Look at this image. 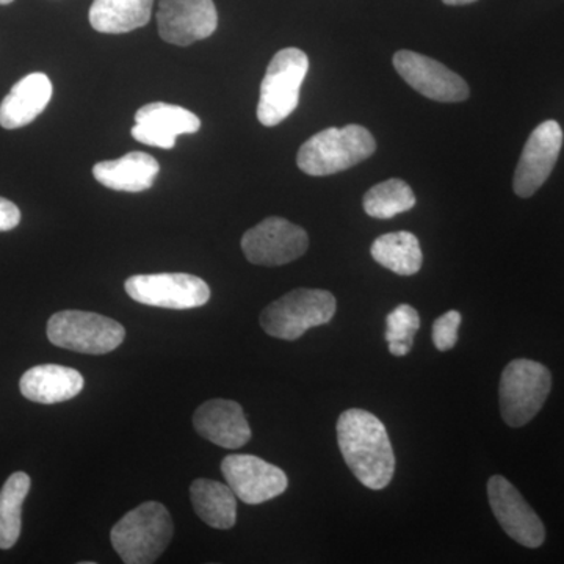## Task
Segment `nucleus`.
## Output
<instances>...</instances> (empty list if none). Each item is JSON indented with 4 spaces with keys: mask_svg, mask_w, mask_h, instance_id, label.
<instances>
[{
    "mask_svg": "<svg viewBox=\"0 0 564 564\" xmlns=\"http://www.w3.org/2000/svg\"><path fill=\"white\" fill-rule=\"evenodd\" d=\"M13 0H0V6H9Z\"/></svg>",
    "mask_w": 564,
    "mask_h": 564,
    "instance_id": "nucleus-29",
    "label": "nucleus"
},
{
    "mask_svg": "<svg viewBox=\"0 0 564 564\" xmlns=\"http://www.w3.org/2000/svg\"><path fill=\"white\" fill-rule=\"evenodd\" d=\"M193 425L204 440L223 448H240L250 443L251 429L242 406L232 400L214 399L193 415Z\"/></svg>",
    "mask_w": 564,
    "mask_h": 564,
    "instance_id": "nucleus-16",
    "label": "nucleus"
},
{
    "mask_svg": "<svg viewBox=\"0 0 564 564\" xmlns=\"http://www.w3.org/2000/svg\"><path fill=\"white\" fill-rule=\"evenodd\" d=\"M21 223V210L17 204L0 196V232L11 231Z\"/></svg>",
    "mask_w": 564,
    "mask_h": 564,
    "instance_id": "nucleus-27",
    "label": "nucleus"
},
{
    "mask_svg": "<svg viewBox=\"0 0 564 564\" xmlns=\"http://www.w3.org/2000/svg\"><path fill=\"white\" fill-rule=\"evenodd\" d=\"M415 195L413 188L402 180H389L375 185L364 196V210L369 217L389 220L413 209Z\"/></svg>",
    "mask_w": 564,
    "mask_h": 564,
    "instance_id": "nucleus-24",
    "label": "nucleus"
},
{
    "mask_svg": "<svg viewBox=\"0 0 564 564\" xmlns=\"http://www.w3.org/2000/svg\"><path fill=\"white\" fill-rule=\"evenodd\" d=\"M159 35L174 46H191L217 31L218 13L214 0H161Z\"/></svg>",
    "mask_w": 564,
    "mask_h": 564,
    "instance_id": "nucleus-14",
    "label": "nucleus"
},
{
    "mask_svg": "<svg viewBox=\"0 0 564 564\" xmlns=\"http://www.w3.org/2000/svg\"><path fill=\"white\" fill-rule=\"evenodd\" d=\"M52 98V82L46 74L33 73L13 85L0 104V126L20 129L31 124L46 109Z\"/></svg>",
    "mask_w": 564,
    "mask_h": 564,
    "instance_id": "nucleus-17",
    "label": "nucleus"
},
{
    "mask_svg": "<svg viewBox=\"0 0 564 564\" xmlns=\"http://www.w3.org/2000/svg\"><path fill=\"white\" fill-rule=\"evenodd\" d=\"M370 252L375 262L400 276H413L422 269L421 243L411 232L384 234L375 240Z\"/></svg>",
    "mask_w": 564,
    "mask_h": 564,
    "instance_id": "nucleus-22",
    "label": "nucleus"
},
{
    "mask_svg": "<svg viewBox=\"0 0 564 564\" xmlns=\"http://www.w3.org/2000/svg\"><path fill=\"white\" fill-rule=\"evenodd\" d=\"M173 519L158 502H144L129 511L111 529L115 552L126 564H151L172 543Z\"/></svg>",
    "mask_w": 564,
    "mask_h": 564,
    "instance_id": "nucleus-2",
    "label": "nucleus"
},
{
    "mask_svg": "<svg viewBox=\"0 0 564 564\" xmlns=\"http://www.w3.org/2000/svg\"><path fill=\"white\" fill-rule=\"evenodd\" d=\"M462 314L458 311H448L441 315L433 325V344L440 351H448L458 340V328L462 325Z\"/></svg>",
    "mask_w": 564,
    "mask_h": 564,
    "instance_id": "nucleus-26",
    "label": "nucleus"
},
{
    "mask_svg": "<svg viewBox=\"0 0 564 564\" xmlns=\"http://www.w3.org/2000/svg\"><path fill=\"white\" fill-rule=\"evenodd\" d=\"M336 310L337 302L332 292L295 289L262 311L261 326L276 339L296 340L307 329L332 322Z\"/></svg>",
    "mask_w": 564,
    "mask_h": 564,
    "instance_id": "nucleus-4",
    "label": "nucleus"
},
{
    "mask_svg": "<svg viewBox=\"0 0 564 564\" xmlns=\"http://www.w3.org/2000/svg\"><path fill=\"white\" fill-rule=\"evenodd\" d=\"M84 384V377L77 370L57 364H43L22 375L20 389L31 402L54 404L79 395Z\"/></svg>",
    "mask_w": 564,
    "mask_h": 564,
    "instance_id": "nucleus-18",
    "label": "nucleus"
},
{
    "mask_svg": "<svg viewBox=\"0 0 564 564\" xmlns=\"http://www.w3.org/2000/svg\"><path fill=\"white\" fill-rule=\"evenodd\" d=\"M31 477L14 473L0 489V549L13 547L20 540L22 505L31 491Z\"/></svg>",
    "mask_w": 564,
    "mask_h": 564,
    "instance_id": "nucleus-23",
    "label": "nucleus"
},
{
    "mask_svg": "<svg viewBox=\"0 0 564 564\" xmlns=\"http://www.w3.org/2000/svg\"><path fill=\"white\" fill-rule=\"evenodd\" d=\"M388 332L386 340L389 344V351L393 356H406L414 345L415 333L421 328V317L417 311L410 304H400L386 318Z\"/></svg>",
    "mask_w": 564,
    "mask_h": 564,
    "instance_id": "nucleus-25",
    "label": "nucleus"
},
{
    "mask_svg": "<svg viewBox=\"0 0 564 564\" xmlns=\"http://www.w3.org/2000/svg\"><path fill=\"white\" fill-rule=\"evenodd\" d=\"M193 510L212 529L229 530L237 521V497L228 484L199 478L191 486Z\"/></svg>",
    "mask_w": 564,
    "mask_h": 564,
    "instance_id": "nucleus-20",
    "label": "nucleus"
},
{
    "mask_svg": "<svg viewBox=\"0 0 564 564\" xmlns=\"http://www.w3.org/2000/svg\"><path fill=\"white\" fill-rule=\"evenodd\" d=\"M154 0H95L90 24L96 32L120 35L144 28L151 20Z\"/></svg>",
    "mask_w": 564,
    "mask_h": 564,
    "instance_id": "nucleus-21",
    "label": "nucleus"
},
{
    "mask_svg": "<svg viewBox=\"0 0 564 564\" xmlns=\"http://www.w3.org/2000/svg\"><path fill=\"white\" fill-rule=\"evenodd\" d=\"M202 120L184 107L165 102H151L135 113L132 137L148 147L173 150L177 135L196 133Z\"/></svg>",
    "mask_w": 564,
    "mask_h": 564,
    "instance_id": "nucleus-15",
    "label": "nucleus"
},
{
    "mask_svg": "<svg viewBox=\"0 0 564 564\" xmlns=\"http://www.w3.org/2000/svg\"><path fill=\"white\" fill-rule=\"evenodd\" d=\"M310 70V58L302 50L288 47L274 54L261 84L258 120L274 128L288 120L300 104V90Z\"/></svg>",
    "mask_w": 564,
    "mask_h": 564,
    "instance_id": "nucleus-5",
    "label": "nucleus"
},
{
    "mask_svg": "<svg viewBox=\"0 0 564 564\" xmlns=\"http://www.w3.org/2000/svg\"><path fill=\"white\" fill-rule=\"evenodd\" d=\"M488 500L497 522L516 543L536 549L543 545L545 529L540 516L525 502L522 494L502 475L488 481Z\"/></svg>",
    "mask_w": 564,
    "mask_h": 564,
    "instance_id": "nucleus-11",
    "label": "nucleus"
},
{
    "mask_svg": "<svg viewBox=\"0 0 564 564\" xmlns=\"http://www.w3.org/2000/svg\"><path fill=\"white\" fill-rule=\"evenodd\" d=\"M124 289L137 303L163 310H195L210 299L207 282L187 273L137 274Z\"/></svg>",
    "mask_w": 564,
    "mask_h": 564,
    "instance_id": "nucleus-8",
    "label": "nucleus"
},
{
    "mask_svg": "<svg viewBox=\"0 0 564 564\" xmlns=\"http://www.w3.org/2000/svg\"><path fill=\"white\" fill-rule=\"evenodd\" d=\"M307 247L306 231L281 217L265 218L242 237L245 258L254 265H285L302 258Z\"/></svg>",
    "mask_w": 564,
    "mask_h": 564,
    "instance_id": "nucleus-9",
    "label": "nucleus"
},
{
    "mask_svg": "<svg viewBox=\"0 0 564 564\" xmlns=\"http://www.w3.org/2000/svg\"><path fill=\"white\" fill-rule=\"evenodd\" d=\"M563 147V129L554 120L538 126L527 140L516 169L513 188L521 198H530L554 172Z\"/></svg>",
    "mask_w": 564,
    "mask_h": 564,
    "instance_id": "nucleus-13",
    "label": "nucleus"
},
{
    "mask_svg": "<svg viewBox=\"0 0 564 564\" xmlns=\"http://www.w3.org/2000/svg\"><path fill=\"white\" fill-rule=\"evenodd\" d=\"M337 443L352 475L367 488L380 491L395 473L391 440L384 423L364 410H347L337 421Z\"/></svg>",
    "mask_w": 564,
    "mask_h": 564,
    "instance_id": "nucleus-1",
    "label": "nucleus"
},
{
    "mask_svg": "<svg viewBox=\"0 0 564 564\" xmlns=\"http://www.w3.org/2000/svg\"><path fill=\"white\" fill-rule=\"evenodd\" d=\"M221 474L237 499L248 505L269 502L289 486L284 470L254 455L226 456Z\"/></svg>",
    "mask_w": 564,
    "mask_h": 564,
    "instance_id": "nucleus-12",
    "label": "nucleus"
},
{
    "mask_svg": "<svg viewBox=\"0 0 564 564\" xmlns=\"http://www.w3.org/2000/svg\"><path fill=\"white\" fill-rule=\"evenodd\" d=\"M377 151L372 133L358 124L315 133L300 148L296 163L310 176H332L369 159Z\"/></svg>",
    "mask_w": 564,
    "mask_h": 564,
    "instance_id": "nucleus-3",
    "label": "nucleus"
},
{
    "mask_svg": "<svg viewBox=\"0 0 564 564\" xmlns=\"http://www.w3.org/2000/svg\"><path fill=\"white\" fill-rule=\"evenodd\" d=\"M552 389V375L543 364L514 359L500 378V414L505 423L519 429L540 413Z\"/></svg>",
    "mask_w": 564,
    "mask_h": 564,
    "instance_id": "nucleus-6",
    "label": "nucleus"
},
{
    "mask_svg": "<svg viewBox=\"0 0 564 564\" xmlns=\"http://www.w3.org/2000/svg\"><path fill=\"white\" fill-rule=\"evenodd\" d=\"M161 173V165L147 152L133 151L117 161L96 163L93 176L104 187L115 192L148 191Z\"/></svg>",
    "mask_w": 564,
    "mask_h": 564,
    "instance_id": "nucleus-19",
    "label": "nucleus"
},
{
    "mask_svg": "<svg viewBox=\"0 0 564 564\" xmlns=\"http://www.w3.org/2000/svg\"><path fill=\"white\" fill-rule=\"evenodd\" d=\"M393 66L410 87L437 102H462L469 98V85L443 63L413 51H399Z\"/></svg>",
    "mask_w": 564,
    "mask_h": 564,
    "instance_id": "nucleus-10",
    "label": "nucleus"
},
{
    "mask_svg": "<svg viewBox=\"0 0 564 564\" xmlns=\"http://www.w3.org/2000/svg\"><path fill=\"white\" fill-rule=\"evenodd\" d=\"M47 339L66 350L107 355L126 339V329L113 318L87 311H62L47 323Z\"/></svg>",
    "mask_w": 564,
    "mask_h": 564,
    "instance_id": "nucleus-7",
    "label": "nucleus"
},
{
    "mask_svg": "<svg viewBox=\"0 0 564 564\" xmlns=\"http://www.w3.org/2000/svg\"><path fill=\"white\" fill-rule=\"evenodd\" d=\"M445 6H469V3L477 2V0H443Z\"/></svg>",
    "mask_w": 564,
    "mask_h": 564,
    "instance_id": "nucleus-28",
    "label": "nucleus"
}]
</instances>
